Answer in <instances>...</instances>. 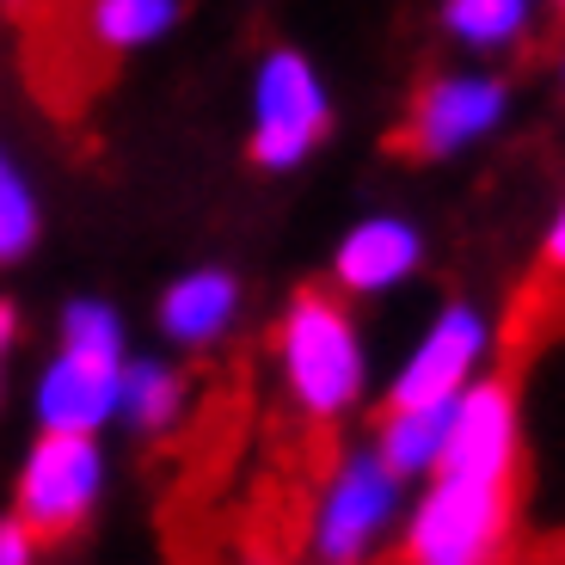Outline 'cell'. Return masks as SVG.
<instances>
[{"instance_id": "obj_17", "label": "cell", "mask_w": 565, "mask_h": 565, "mask_svg": "<svg viewBox=\"0 0 565 565\" xmlns=\"http://www.w3.org/2000/svg\"><path fill=\"white\" fill-rule=\"evenodd\" d=\"M56 339L93 344V351H129V326H124V313H117V301L74 296L68 308L56 313Z\"/></svg>"}, {"instance_id": "obj_1", "label": "cell", "mask_w": 565, "mask_h": 565, "mask_svg": "<svg viewBox=\"0 0 565 565\" xmlns=\"http://www.w3.org/2000/svg\"><path fill=\"white\" fill-rule=\"evenodd\" d=\"M270 363L282 399L308 424H344L375 387L369 339L339 289H301L270 326Z\"/></svg>"}, {"instance_id": "obj_4", "label": "cell", "mask_w": 565, "mask_h": 565, "mask_svg": "<svg viewBox=\"0 0 565 565\" xmlns=\"http://www.w3.org/2000/svg\"><path fill=\"white\" fill-rule=\"evenodd\" d=\"M399 516H406V480L369 443H356L313 492L308 553L320 565H363L399 535Z\"/></svg>"}, {"instance_id": "obj_5", "label": "cell", "mask_w": 565, "mask_h": 565, "mask_svg": "<svg viewBox=\"0 0 565 565\" xmlns=\"http://www.w3.org/2000/svg\"><path fill=\"white\" fill-rule=\"evenodd\" d=\"M105 486H111V461H105L99 437H86V430H38L31 449L19 455L13 510L38 529V541H68L99 516Z\"/></svg>"}, {"instance_id": "obj_19", "label": "cell", "mask_w": 565, "mask_h": 565, "mask_svg": "<svg viewBox=\"0 0 565 565\" xmlns=\"http://www.w3.org/2000/svg\"><path fill=\"white\" fill-rule=\"evenodd\" d=\"M541 265H547L553 277H565V198H559V210L547 215V234H541Z\"/></svg>"}, {"instance_id": "obj_12", "label": "cell", "mask_w": 565, "mask_h": 565, "mask_svg": "<svg viewBox=\"0 0 565 565\" xmlns=\"http://www.w3.org/2000/svg\"><path fill=\"white\" fill-rule=\"evenodd\" d=\"M449 412L455 399H412V406H387L375 418V437L369 449L382 455L406 486L430 480L443 467V443H449Z\"/></svg>"}, {"instance_id": "obj_21", "label": "cell", "mask_w": 565, "mask_h": 565, "mask_svg": "<svg viewBox=\"0 0 565 565\" xmlns=\"http://www.w3.org/2000/svg\"><path fill=\"white\" fill-rule=\"evenodd\" d=\"M547 7H553V13H565V0H547Z\"/></svg>"}, {"instance_id": "obj_23", "label": "cell", "mask_w": 565, "mask_h": 565, "mask_svg": "<svg viewBox=\"0 0 565 565\" xmlns=\"http://www.w3.org/2000/svg\"><path fill=\"white\" fill-rule=\"evenodd\" d=\"M7 7H13V0H7Z\"/></svg>"}, {"instance_id": "obj_14", "label": "cell", "mask_w": 565, "mask_h": 565, "mask_svg": "<svg viewBox=\"0 0 565 565\" xmlns=\"http://www.w3.org/2000/svg\"><path fill=\"white\" fill-rule=\"evenodd\" d=\"M184 418V375L167 356H124L117 369V424L136 437H172Z\"/></svg>"}, {"instance_id": "obj_8", "label": "cell", "mask_w": 565, "mask_h": 565, "mask_svg": "<svg viewBox=\"0 0 565 565\" xmlns=\"http://www.w3.org/2000/svg\"><path fill=\"white\" fill-rule=\"evenodd\" d=\"M443 467L467 473V480L516 486V467H523V399H516V387L498 382V375H473L455 394Z\"/></svg>"}, {"instance_id": "obj_6", "label": "cell", "mask_w": 565, "mask_h": 565, "mask_svg": "<svg viewBox=\"0 0 565 565\" xmlns=\"http://www.w3.org/2000/svg\"><path fill=\"white\" fill-rule=\"evenodd\" d=\"M510 105H516V93H510V81L492 74V68H443V74H430L424 93L406 111L412 154H424V160L473 154L480 141H492L498 129L510 124Z\"/></svg>"}, {"instance_id": "obj_7", "label": "cell", "mask_w": 565, "mask_h": 565, "mask_svg": "<svg viewBox=\"0 0 565 565\" xmlns=\"http://www.w3.org/2000/svg\"><path fill=\"white\" fill-rule=\"evenodd\" d=\"M498 344V326L480 301H443L430 320L418 326L412 351L387 375V406H412V399H455L473 375H486V356Z\"/></svg>"}, {"instance_id": "obj_20", "label": "cell", "mask_w": 565, "mask_h": 565, "mask_svg": "<svg viewBox=\"0 0 565 565\" xmlns=\"http://www.w3.org/2000/svg\"><path fill=\"white\" fill-rule=\"evenodd\" d=\"M19 308L13 301H0V382H7V363H13V351H19Z\"/></svg>"}, {"instance_id": "obj_16", "label": "cell", "mask_w": 565, "mask_h": 565, "mask_svg": "<svg viewBox=\"0 0 565 565\" xmlns=\"http://www.w3.org/2000/svg\"><path fill=\"white\" fill-rule=\"evenodd\" d=\"M38 241H43V198L13 148H0V265L31 258Z\"/></svg>"}, {"instance_id": "obj_2", "label": "cell", "mask_w": 565, "mask_h": 565, "mask_svg": "<svg viewBox=\"0 0 565 565\" xmlns=\"http://www.w3.org/2000/svg\"><path fill=\"white\" fill-rule=\"evenodd\" d=\"M394 541L412 565H492L516 541V492L504 480H467L437 467L406 498Z\"/></svg>"}, {"instance_id": "obj_18", "label": "cell", "mask_w": 565, "mask_h": 565, "mask_svg": "<svg viewBox=\"0 0 565 565\" xmlns=\"http://www.w3.org/2000/svg\"><path fill=\"white\" fill-rule=\"evenodd\" d=\"M38 553H43L38 529H31L19 510H7V516H0V565H31Z\"/></svg>"}, {"instance_id": "obj_11", "label": "cell", "mask_w": 565, "mask_h": 565, "mask_svg": "<svg viewBox=\"0 0 565 565\" xmlns=\"http://www.w3.org/2000/svg\"><path fill=\"white\" fill-rule=\"evenodd\" d=\"M246 313V289L227 265H191L167 282V296L154 308V326L172 351H215L234 339V326Z\"/></svg>"}, {"instance_id": "obj_3", "label": "cell", "mask_w": 565, "mask_h": 565, "mask_svg": "<svg viewBox=\"0 0 565 565\" xmlns=\"http://www.w3.org/2000/svg\"><path fill=\"white\" fill-rule=\"evenodd\" d=\"M332 86L308 50L277 43L265 50L246 86V154L258 172H301L332 136Z\"/></svg>"}, {"instance_id": "obj_13", "label": "cell", "mask_w": 565, "mask_h": 565, "mask_svg": "<svg viewBox=\"0 0 565 565\" xmlns=\"http://www.w3.org/2000/svg\"><path fill=\"white\" fill-rule=\"evenodd\" d=\"M547 0H443L437 25L461 56H510L541 25Z\"/></svg>"}, {"instance_id": "obj_15", "label": "cell", "mask_w": 565, "mask_h": 565, "mask_svg": "<svg viewBox=\"0 0 565 565\" xmlns=\"http://www.w3.org/2000/svg\"><path fill=\"white\" fill-rule=\"evenodd\" d=\"M184 0H86V38L105 56H141L179 31Z\"/></svg>"}, {"instance_id": "obj_22", "label": "cell", "mask_w": 565, "mask_h": 565, "mask_svg": "<svg viewBox=\"0 0 565 565\" xmlns=\"http://www.w3.org/2000/svg\"><path fill=\"white\" fill-rule=\"evenodd\" d=\"M559 81H565V50H559Z\"/></svg>"}, {"instance_id": "obj_10", "label": "cell", "mask_w": 565, "mask_h": 565, "mask_svg": "<svg viewBox=\"0 0 565 565\" xmlns=\"http://www.w3.org/2000/svg\"><path fill=\"white\" fill-rule=\"evenodd\" d=\"M332 289L344 301H375L424 270V227L399 210H369L332 241Z\"/></svg>"}, {"instance_id": "obj_9", "label": "cell", "mask_w": 565, "mask_h": 565, "mask_svg": "<svg viewBox=\"0 0 565 565\" xmlns=\"http://www.w3.org/2000/svg\"><path fill=\"white\" fill-rule=\"evenodd\" d=\"M129 351H93V344L56 339L31 382V424L38 430H86L105 437L117 424V369Z\"/></svg>"}]
</instances>
